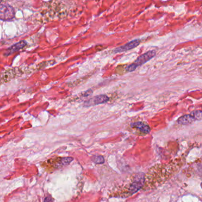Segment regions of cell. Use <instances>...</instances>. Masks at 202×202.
<instances>
[{
	"mask_svg": "<svg viewBox=\"0 0 202 202\" xmlns=\"http://www.w3.org/2000/svg\"><path fill=\"white\" fill-rule=\"evenodd\" d=\"M109 101V98L105 94L102 95H98L90 98L89 100L85 101L84 104V106L85 107L94 106L99 105L101 104L106 103L108 101Z\"/></svg>",
	"mask_w": 202,
	"mask_h": 202,
	"instance_id": "obj_4",
	"label": "cell"
},
{
	"mask_svg": "<svg viewBox=\"0 0 202 202\" xmlns=\"http://www.w3.org/2000/svg\"><path fill=\"white\" fill-rule=\"evenodd\" d=\"M14 76H15V71H14V69H9L5 72V73H4L2 78L3 79V80H4L6 82H7L13 78Z\"/></svg>",
	"mask_w": 202,
	"mask_h": 202,
	"instance_id": "obj_10",
	"label": "cell"
},
{
	"mask_svg": "<svg viewBox=\"0 0 202 202\" xmlns=\"http://www.w3.org/2000/svg\"><path fill=\"white\" fill-rule=\"evenodd\" d=\"M92 159L96 164H102L104 162V159L102 156H95Z\"/></svg>",
	"mask_w": 202,
	"mask_h": 202,
	"instance_id": "obj_12",
	"label": "cell"
},
{
	"mask_svg": "<svg viewBox=\"0 0 202 202\" xmlns=\"http://www.w3.org/2000/svg\"><path fill=\"white\" fill-rule=\"evenodd\" d=\"M156 55V52L154 50L150 51L139 56L135 61L133 64L137 68L138 67L145 64L146 63L150 61Z\"/></svg>",
	"mask_w": 202,
	"mask_h": 202,
	"instance_id": "obj_5",
	"label": "cell"
},
{
	"mask_svg": "<svg viewBox=\"0 0 202 202\" xmlns=\"http://www.w3.org/2000/svg\"><path fill=\"white\" fill-rule=\"evenodd\" d=\"M195 120L193 118L190 114H185L184 115L177 120V123L182 125H188L192 124Z\"/></svg>",
	"mask_w": 202,
	"mask_h": 202,
	"instance_id": "obj_9",
	"label": "cell"
},
{
	"mask_svg": "<svg viewBox=\"0 0 202 202\" xmlns=\"http://www.w3.org/2000/svg\"><path fill=\"white\" fill-rule=\"evenodd\" d=\"M45 202H53V200L51 197H46L45 198Z\"/></svg>",
	"mask_w": 202,
	"mask_h": 202,
	"instance_id": "obj_13",
	"label": "cell"
},
{
	"mask_svg": "<svg viewBox=\"0 0 202 202\" xmlns=\"http://www.w3.org/2000/svg\"><path fill=\"white\" fill-rule=\"evenodd\" d=\"M15 16L14 9L7 4H0V20H10Z\"/></svg>",
	"mask_w": 202,
	"mask_h": 202,
	"instance_id": "obj_3",
	"label": "cell"
},
{
	"mask_svg": "<svg viewBox=\"0 0 202 202\" xmlns=\"http://www.w3.org/2000/svg\"><path fill=\"white\" fill-rule=\"evenodd\" d=\"M130 126L132 129L137 130L139 132V134L141 135L148 134L151 131L150 126L142 122H137L132 123L131 124Z\"/></svg>",
	"mask_w": 202,
	"mask_h": 202,
	"instance_id": "obj_7",
	"label": "cell"
},
{
	"mask_svg": "<svg viewBox=\"0 0 202 202\" xmlns=\"http://www.w3.org/2000/svg\"><path fill=\"white\" fill-rule=\"evenodd\" d=\"M26 45H27V43H26V41H24V40L20 41V42H18L17 43H16V44H14V45L11 46L8 49V51L6 52L5 55L6 56L10 55L12 53H14L15 52H17V51L22 49L24 46H26Z\"/></svg>",
	"mask_w": 202,
	"mask_h": 202,
	"instance_id": "obj_8",
	"label": "cell"
},
{
	"mask_svg": "<svg viewBox=\"0 0 202 202\" xmlns=\"http://www.w3.org/2000/svg\"><path fill=\"white\" fill-rule=\"evenodd\" d=\"M200 73H201V74H202V69H200Z\"/></svg>",
	"mask_w": 202,
	"mask_h": 202,
	"instance_id": "obj_14",
	"label": "cell"
},
{
	"mask_svg": "<svg viewBox=\"0 0 202 202\" xmlns=\"http://www.w3.org/2000/svg\"><path fill=\"white\" fill-rule=\"evenodd\" d=\"M145 175L142 173L132 174L125 183L115 186L109 191V195L110 197L122 198L131 196L143 187Z\"/></svg>",
	"mask_w": 202,
	"mask_h": 202,
	"instance_id": "obj_1",
	"label": "cell"
},
{
	"mask_svg": "<svg viewBox=\"0 0 202 202\" xmlns=\"http://www.w3.org/2000/svg\"><path fill=\"white\" fill-rule=\"evenodd\" d=\"M191 116L194 118L195 120H201L202 119V111L201 110H195L191 113Z\"/></svg>",
	"mask_w": 202,
	"mask_h": 202,
	"instance_id": "obj_11",
	"label": "cell"
},
{
	"mask_svg": "<svg viewBox=\"0 0 202 202\" xmlns=\"http://www.w3.org/2000/svg\"><path fill=\"white\" fill-rule=\"evenodd\" d=\"M73 160L72 157H57L51 158L41 165L46 171L52 173L57 169L67 165Z\"/></svg>",
	"mask_w": 202,
	"mask_h": 202,
	"instance_id": "obj_2",
	"label": "cell"
},
{
	"mask_svg": "<svg viewBox=\"0 0 202 202\" xmlns=\"http://www.w3.org/2000/svg\"><path fill=\"white\" fill-rule=\"evenodd\" d=\"M141 40L139 39H137L133 40L128 43L125 44V45L119 46L118 48H115L113 52L114 53H120L123 52H125V51H129L131 49H132L135 48L137 47L138 45L140 44Z\"/></svg>",
	"mask_w": 202,
	"mask_h": 202,
	"instance_id": "obj_6",
	"label": "cell"
}]
</instances>
